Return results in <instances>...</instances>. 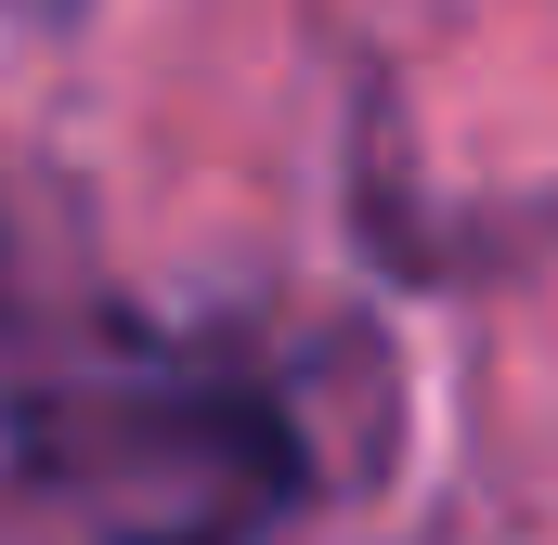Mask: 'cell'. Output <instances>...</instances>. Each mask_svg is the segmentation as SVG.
I'll return each mask as SVG.
<instances>
[]
</instances>
